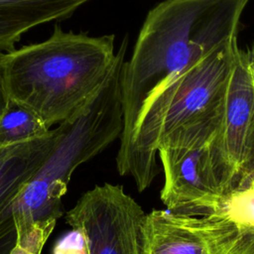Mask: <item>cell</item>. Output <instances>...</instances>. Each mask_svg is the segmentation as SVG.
I'll use <instances>...</instances> for the list:
<instances>
[{
    "instance_id": "1",
    "label": "cell",
    "mask_w": 254,
    "mask_h": 254,
    "mask_svg": "<svg viewBox=\"0 0 254 254\" xmlns=\"http://www.w3.org/2000/svg\"><path fill=\"white\" fill-rule=\"evenodd\" d=\"M249 0H164L149 11L122 81L124 144L150 95L237 37Z\"/></svg>"
},
{
    "instance_id": "2",
    "label": "cell",
    "mask_w": 254,
    "mask_h": 254,
    "mask_svg": "<svg viewBox=\"0 0 254 254\" xmlns=\"http://www.w3.org/2000/svg\"><path fill=\"white\" fill-rule=\"evenodd\" d=\"M238 48L235 37L170 78L146 100L116 156L118 173L132 177L138 191L148 189L158 175V146L163 140L215 135Z\"/></svg>"
},
{
    "instance_id": "3",
    "label": "cell",
    "mask_w": 254,
    "mask_h": 254,
    "mask_svg": "<svg viewBox=\"0 0 254 254\" xmlns=\"http://www.w3.org/2000/svg\"><path fill=\"white\" fill-rule=\"evenodd\" d=\"M116 54L113 34L91 37L56 25L47 40L3 55L8 97L33 109L52 128L94 95L113 67Z\"/></svg>"
},
{
    "instance_id": "4",
    "label": "cell",
    "mask_w": 254,
    "mask_h": 254,
    "mask_svg": "<svg viewBox=\"0 0 254 254\" xmlns=\"http://www.w3.org/2000/svg\"><path fill=\"white\" fill-rule=\"evenodd\" d=\"M127 48L125 38L117 49L114 65L99 89L74 114L58 125L59 136L53 151L21 193L14 216L28 220H58L63 215L62 200L72 173L120 137Z\"/></svg>"
},
{
    "instance_id": "5",
    "label": "cell",
    "mask_w": 254,
    "mask_h": 254,
    "mask_svg": "<svg viewBox=\"0 0 254 254\" xmlns=\"http://www.w3.org/2000/svg\"><path fill=\"white\" fill-rule=\"evenodd\" d=\"M208 169L223 195L248 189L254 174V79L238 48L221 124L208 144Z\"/></svg>"
},
{
    "instance_id": "6",
    "label": "cell",
    "mask_w": 254,
    "mask_h": 254,
    "mask_svg": "<svg viewBox=\"0 0 254 254\" xmlns=\"http://www.w3.org/2000/svg\"><path fill=\"white\" fill-rule=\"evenodd\" d=\"M142 206L121 185L105 183L85 191L65 213L86 237L88 254H142Z\"/></svg>"
},
{
    "instance_id": "7",
    "label": "cell",
    "mask_w": 254,
    "mask_h": 254,
    "mask_svg": "<svg viewBox=\"0 0 254 254\" xmlns=\"http://www.w3.org/2000/svg\"><path fill=\"white\" fill-rule=\"evenodd\" d=\"M209 142L158 148L164 171L161 200L168 210L189 216H206L219 208L225 195L218 190L208 169Z\"/></svg>"
},
{
    "instance_id": "8",
    "label": "cell",
    "mask_w": 254,
    "mask_h": 254,
    "mask_svg": "<svg viewBox=\"0 0 254 254\" xmlns=\"http://www.w3.org/2000/svg\"><path fill=\"white\" fill-rule=\"evenodd\" d=\"M58 136L57 126L43 138L0 146V254H9L15 244L16 203L51 155Z\"/></svg>"
},
{
    "instance_id": "9",
    "label": "cell",
    "mask_w": 254,
    "mask_h": 254,
    "mask_svg": "<svg viewBox=\"0 0 254 254\" xmlns=\"http://www.w3.org/2000/svg\"><path fill=\"white\" fill-rule=\"evenodd\" d=\"M142 254H217L203 216L168 209L146 213L141 227Z\"/></svg>"
},
{
    "instance_id": "10",
    "label": "cell",
    "mask_w": 254,
    "mask_h": 254,
    "mask_svg": "<svg viewBox=\"0 0 254 254\" xmlns=\"http://www.w3.org/2000/svg\"><path fill=\"white\" fill-rule=\"evenodd\" d=\"M217 254H254V189L234 190L203 216Z\"/></svg>"
},
{
    "instance_id": "11",
    "label": "cell",
    "mask_w": 254,
    "mask_h": 254,
    "mask_svg": "<svg viewBox=\"0 0 254 254\" xmlns=\"http://www.w3.org/2000/svg\"><path fill=\"white\" fill-rule=\"evenodd\" d=\"M90 0H0V53L16 50L31 29L70 17Z\"/></svg>"
},
{
    "instance_id": "12",
    "label": "cell",
    "mask_w": 254,
    "mask_h": 254,
    "mask_svg": "<svg viewBox=\"0 0 254 254\" xmlns=\"http://www.w3.org/2000/svg\"><path fill=\"white\" fill-rule=\"evenodd\" d=\"M51 129L33 109L9 99L0 114V146L40 139Z\"/></svg>"
},
{
    "instance_id": "13",
    "label": "cell",
    "mask_w": 254,
    "mask_h": 254,
    "mask_svg": "<svg viewBox=\"0 0 254 254\" xmlns=\"http://www.w3.org/2000/svg\"><path fill=\"white\" fill-rule=\"evenodd\" d=\"M14 220L16 241L9 254H41L57 219L28 220L15 216Z\"/></svg>"
},
{
    "instance_id": "14",
    "label": "cell",
    "mask_w": 254,
    "mask_h": 254,
    "mask_svg": "<svg viewBox=\"0 0 254 254\" xmlns=\"http://www.w3.org/2000/svg\"><path fill=\"white\" fill-rule=\"evenodd\" d=\"M53 254H88L87 241L79 228H71L57 240L53 247Z\"/></svg>"
},
{
    "instance_id": "15",
    "label": "cell",
    "mask_w": 254,
    "mask_h": 254,
    "mask_svg": "<svg viewBox=\"0 0 254 254\" xmlns=\"http://www.w3.org/2000/svg\"><path fill=\"white\" fill-rule=\"evenodd\" d=\"M4 54L0 53V114L2 113V111L5 109L8 101H9V97L4 85V80H3V75H2V68H1V60Z\"/></svg>"
},
{
    "instance_id": "16",
    "label": "cell",
    "mask_w": 254,
    "mask_h": 254,
    "mask_svg": "<svg viewBox=\"0 0 254 254\" xmlns=\"http://www.w3.org/2000/svg\"><path fill=\"white\" fill-rule=\"evenodd\" d=\"M247 53H248V58H249L250 69H251V72H252V75H253V79H254V45L249 50H247ZM252 186H254V174L252 176V180H251L249 188L252 187Z\"/></svg>"
},
{
    "instance_id": "17",
    "label": "cell",
    "mask_w": 254,
    "mask_h": 254,
    "mask_svg": "<svg viewBox=\"0 0 254 254\" xmlns=\"http://www.w3.org/2000/svg\"><path fill=\"white\" fill-rule=\"evenodd\" d=\"M250 188H253V189H254V186H252V187H250Z\"/></svg>"
}]
</instances>
